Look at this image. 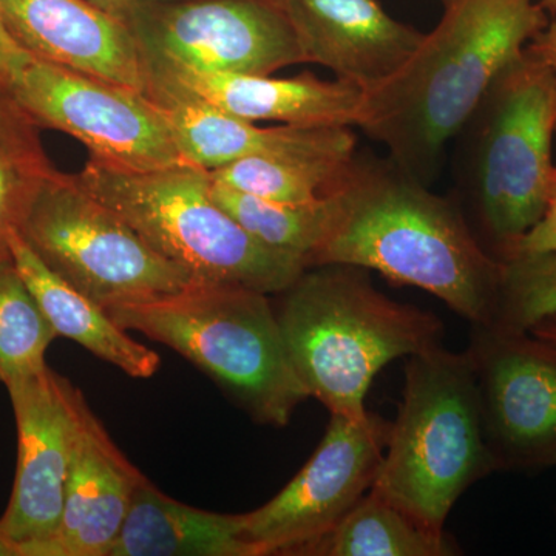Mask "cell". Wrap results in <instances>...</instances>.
<instances>
[{"mask_svg": "<svg viewBox=\"0 0 556 556\" xmlns=\"http://www.w3.org/2000/svg\"><path fill=\"white\" fill-rule=\"evenodd\" d=\"M243 517L186 506L144 478L109 556H258Z\"/></svg>", "mask_w": 556, "mask_h": 556, "instance_id": "d6986e66", "label": "cell"}, {"mask_svg": "<svg viewBox=\"0 0 556 556\" xmlns=\"http://www.w3.org/2000/svg\"><path fill=\"white\" fill-rule=\"evenodd\" d=\"M551 16H556V0H540Z\"/></svg>", "mask_w": 556, "mask_h": 556, "instance_id": "d6a6232c", "label": "cell"}, {"mask_svg": "<svg viewBox=\"0 0 556 556\" xmlns=\"http://www.w3.org/2000/svg\"><path fill=\"white\" fill-rule=\"evenodd\" d=\"M144 475L113 444L84 401L56 535L40 556H109Z\"/></svg>", "mask_w": 556, "mask_h": 556, "instance_id": "ac0fdd59", "label": "cell"}, {"mask_svg": "<svg viewBox=\"0 0 556 556\" xmlns=\"http://www.w3.org/2000/svg\"><path fill=\"white\" fill-rule=\"evenodd\" d=\"M211 193L215 203L255 240L274 251L303 260L308 268L311 257L327 232V197L321 195L311 203H276L223 188L212 181Z\"/></svg>", "mask_w": 556, "mask_h": 556, "instance_id": "603a6c76", "label": "cell"}, {"mask_svg": "<svg viewBox=\"0 0 556 556\" xmlns=\"http://www.w3.org/2000/svg\"><path fill=\"white\" fill-rule=\"evenodd\" d=\"M146 67L274 75L306 64L280 0H175L124 20Z\"/></svg>", "mask_w": 556, "mask_h": 556, "instance_id": "9c48e42d", "label": "cell"}, {"mask_svg": "<svg viewBox=\"0 0 556 556\" xmlns=\"http://www.w3.org/2000/svg\"><path fill=\"white\" fill-rule=\"evenodd\" d=\"M20 233L54 274L104 309L195 283L90 195L75 175L60 172L47 182Z\"/></svg>", "mask_w": 556, "mask_h": 556, "instance_id": "ba28073f", "label": "cell"}, {"mask_svg": "<svg viewBox=\"0 0 556 556\" xmlns=\"http://www.w3.org/2000/svg\"><path fill=\"white\" fill-rule=\"evenodd\" d=\"M437 27L364 91L357 127L409 177L433 186L445 149L496 76L547 27L540 0H442Z\"/></svg>", "mask_w": 556, "mask_h": 556, "instance_id": "7a4b0ae2", "label": "cell"}, {"mask_svg": "<svg viewBox=\"0 0 556 556\" xmlns=\"http://www.w3.org/2000/svg\"><path fill=\"white\" fill-rule=\"evenodd\" d=\"M530 332L535 334L536 338L556 343V316L543 318V320L538 321L535 327L530 328Z\"/></svg>", "mask_w": 556, "mask_h": 556, "instance_id": "4dcf8cb0", "label": "cell"}, {"mask_svg": "<svg viewBox=\"0 0 556 556\" xmlns=\"http://www.w3.org/2000/svg\"><path fill=\"white\" fill-rule=\"evenodd\" d=\"M10 252L14 266L58 336L79 343L130 378L149 379L159 371V354L127 336L126 329L115 324L108 311L54 274L20 232L11 236Z\"/></svg>", "mask_w": 556, "mask_h": 556, "instance_id": "ffe728a7", "label": "cell"}, {"mask_svg": "<svg viewBox=\"0 0 556 556\" xmlns=\"http://www.w3.org/2000/svg\"><path fill=\"white\" fill-rule=\"evenodd\" d=\"M153 89L207 102L237 118L274 121L285 126L357 127L364 90L345 80L313 73L294 78L208 73L182 67H149ZM150 94V93H149Z\"/></svg>", "mask_w": 556, "mask_h": 556, "instance_id": "9a60e30c", "label": "cell"}, {"mask_svg": "<svg viewBox=\"0 0 556 556\" xmlns=\"http://www.w3.org/2000/svg\"><path fill=\"white\" fill-rule=\"evenodd\" d=\"M533 47L540 51L541 56L547 62L551 68L552 76H554L555 86V105H556V16L554 21L548 22L546 28L540 33V36L533 40Z\"/></svg>", "mask_w": 556, "mask_h": 556, "instance_id": "f546056e", "label": "cell"}, {"mask_svg": "<svg viewBox=\"0 0 556 556\" xmlns=\"http://www.w3.org/2000/svg\"><path fill=\"white\" fill-rule=\"evenodd\" d=\"M471 327L467 353L496 471L556 467V343L497 325Z\"/></svg>", "mask_w": 556, "mask_h": 556, "instance_id": "8fae6325", "label": "cell"}, {"mask_svg": "<svg viewBox=\"0 0 556 556\" xmlns=\"http://www.w3.org/2000/svg\"><path fill=\"white\" fill-rule=\"evenodd\" d=\"M87 2L124 21L139 9L155 5V3L175 2V0H87Z\"/></svg>", "mask_w": 556, "mask_h": 556, "instance_id": "f1b7e54d", "label": "cell"}, {"mask_svg": "<svg viewBox=\"0 0 556 556\" xmlns=\"http://www.w3.org/2000/svg\"><path fill=\"white\" fill-rule=\"evenodd\" d=\"M75 177L195 283L280 294L306 269L241 228L212 199L208 170L193 164L141 172L90 159Z\"/></svg>", "mask_w": 556, "mask_h": 556, "instance_id": "8992f818", "label": "cell"}, {"mask_svg": "<svg viewBox=\"0 0 556 556\" xmlns=\"http://www.w3.org/2000/svg\"><path fill=\"white\" fill-rule=\"evenodd\" d=\"M9 90L40 127L78 139L90 159L141 172L189 164L163 110L141 91L35 58Z\"/></svg>", "mask_w": 556, "mask_h": 556, "instance_id": "30bf717a", "label": "cell"}, {"mask_svg": "<svg viewBox=\"0 0 556 556\" xmlns=\"http://www.w3.org/2000/svg\"><path fill=\"white\" fill-rule=\"evenodd\" d=\"M278 295L274 308L292 368L331 415L368 416L365 397L380 369L441 339L434 314L387 298L354 266L306 268Z\"/></svg>", "mask_w": 556, "mask_h": 556, "instance_id": "277c9868", "label": "cell"}, {"mask_svg": "<svg viewBox=\"0 0 556 556\" xmlns=\"http://www.w3.org/2000/svg\"><path fill=\"white\" fill-rule=\"evenodd\" d=\"M17 428V467L0 533L21 556H40L64 508L83 393L49 367L7 383Z\"/></svg>", "mask_w": 556, "mask_h": 556, "instance_id": "4fadbf2b", "label": "cell"}, {"mask_svg": "<svg viewBox=\"0 0 556 556\" xmlns=\"http://www.w3.org/2000/svg\"><path fill=\"white\" fill-rule=\"evenodd\" d=\"M345 166H321L276 156H247L208 170V177L215 185L255 199L299 204L320 199Z\"/></svg>", "mask_w": 556, "mask_h": 556, "instance_id": "d4e9b609", "label": "cell"}, {"mask_svg": "<svg viewBox=\"0 0 556 556\" xmlns=\"http://www.w3.org/2000/svg\"><path fill=\"white\" fill-rule=\"evenodd\" d=\"M556 316V251L529 252L501 263L495 317L490 325L530 331Z\"/></svg>", "mask_w": 556, "mask_h": 556, "instance_id": "484cf974", "label": "cell"}, {"mask_svg": "<svg viewBox=\"0 0 556 556\" xmlns=\"http://www.w3.org/2000/svg\"><path fill=\"white\" fill-rule=\"evenodd\" d=\"M554 135V76L530 42L453 139V200L497 262L514 257L543 217L555 169Z\"/></svg>", "mask_w": 556, "mask_h": 556, "instance_id": "3957f363", "label": "cell"}, {"mask_svg": "<svg viewBox=\"0 0 556 556\" xmlns=\"http://www.w3.org/2000/svg\"><path fill=\"white\" fill-rule=\"evenodd\" d=\"M39 129L13 93L0 86V262L11 258V236L20 232L40 190L60 174Z\"/></svg>", "mask_w": 556, "mask_h": 556, "instance_id": "7402d4cb", "label": "cell"}, {"mask_svg": "<svg viewBox=\"0 0 556 556\" xmlns=\"http://www.w3.org/2000/svg\"><path fill=\"white\" fill-rule=\"evenodd\" d=\"M306 64L367 91L390 78L424 33L394 20L378 0H280Z\"/></svg>", "mask_w": 556, "mask_h": 556, "instance_id": "e0dca14e", "label": "cell"}, {"mask_svg": "<svg viewBox=\"0 0 556 556\" xmlns=\"http://www.w3.org/2000/svg\"><path fill=\"white\" fill-rule=\"evenodd\" d=\"M14 40L35 60L150 93L129 25L87 0H0Z\"/></svg>", "mask_w": 556, "mask_h": 556, "instance_id": "5bb4252c", "label": "cell"}, {"mask_svg": "<svg viewBox=\"0 0 556 556\" xmlns=\"http://www.w3.org/2000/svg\"><path fill=\"white\" fill-rule=\"evenodd\" d=\"M56 338L13 258L0 262V382L46 369L47 350Z\"/></svg>", "mask_w": 556, "mask_h": 556, "instance_id": "cb8c5ba5", "label": "cell"}, {"mask_svg": "<svg viewBox=\"0 0 556 556\" xmlns=\"http://www.w3.org/2000/svg\"><path fill=\"white\" fill-rule=\"evenodd\" d=\"M547 251H556V166L554 172H552L543 217L519 243L517 254L515 255Z\"/></svg>", "mask_w": 556, "mask_h": 556, "instance_id": "4316f807", "label": "cell"}, {"mask_svg": "<svg viewBox=\"0 0 556 556\" xmlns=\"http://www.w3.org/2000/svg\"><path fill=\"white\" fill-rule=\"evenodd\" d=\"M493 471L467 351L434 345L409 356L372 492L422 525L445 530L457 500Z\"/></svg>", "mask_w": 556, "mask_h": 556, "instance_id": "52a82bcc", "label": "cell"}, {"mask_svg": "<svg viewBox=\"0 0 556 556\" xmlns=\"http://www.w3.org/2000/svg\"><path fill=\"white\" fill-rule=\"evenodd\" d=\"M105 311L121 328L141 332L188 358L260 424L287 427L309 397L289 361L268 294L192 283Z\"/></svg>", "mask_w": 556, "mask_h": 556, "instance_id": "5b68a950", "label": "cell"}, {"mask_svg": "<svg viewBox=\"0 0 556 556\" xmlns=\"http://www.w3.org/2000/svg\"><path fill=\"white\" fill-rule=\"evenodd\" d=\"M182 159L214 170L247 156H276L300 163L342 167L357 152L351 127H258L207 102L153 89Z\"/></svg>", "mask_w": 556, "mask_h": 556, "instance_id": "2e32d148", "label": "cell"}, {"mask_svg": "<svg viewBox=\"0 0 556 556\" xmlns=\"http://www.w3.org/2000/svg\"><path fill=\"white\" fill-rule=\"evenodd\" d=\"M459 554L445 530L409 517L369 490L327 536L311 548L317 556H452Z\"/></svg>", "mask_w": 556, "mask_h": 556, "instance_id": "44dd1931", "label": "cell"}, {"mask_svg": "<svg viewBox=\"0 0 556 556\" xmlns=\"http://www.w3.org/2000/svg\"><path fill=\"white\" fill-rule=\"evenodd\" d=\"M0 556H21L17 547L0 533Z\"/></svg>", "mask_w": 556, "mask_h": 556, "instance_id": "1f68e13d", "label": "cell"}, {"mask_svg": "<svg viewBox=\"0 0 556 556\" xmlns=\"http://www.w3.org/2000/svg\"><path fill=\"white\" fill-rule=\"evenodd\" d=\"M324 195L328 228L308 268L376 270L427 291L471 325L492 324L501 262L479 243L453 197L358 149Z\"/></svg>", "mask_w": 556, "mask_h": 556, "instance_id": "6da1fadb", "label": "cell"}, {"mask_svg": "<svg viewBox=\"0 0 556 556\" xmlns=\"http://www.w3.org/2000/svg\"><path fill=\"white\" fill-rule=\"evenodd\" d=\"M33 56L14 40L0 13V86L10 89Z\"/></svg>", "mask_w": 556, "mask_h": 556, "instance_id": "83f0119b", "label": "cell"}, {"mask_svg": "<svg viewBox=\"0 0 556 556\" xmlns=\"http://www.w3.org/2000/svg\"><path fill=\"white\" fill-rule=\"evenodd\" d=\"M390 427L369 413L331 415L306 466L265 506L244 514V538L258 556L308 555L375 485Z\"/></svg>", "mask_w": 556, "mask_h": 556, "instance_id": "7c38bea8", "label": "cell"}]
</instances>
